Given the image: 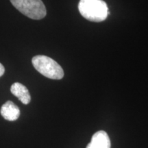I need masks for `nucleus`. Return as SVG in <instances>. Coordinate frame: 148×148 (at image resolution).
<instances>
[{"label": "nucleus", "mask_w": 148, "mask_h": 148, "mask_svg": "<svg viewBox=\"0 0 148 148\" xmlns=\"http://www.w3.org/2000/svg\"><path fill=\"white\" fill-rule=\"evenodd\" d=\"M78 10L83 17L93 22L104 21L109 14L108 5L103 0H80Z\"/></svg>", "instance_id": "1"}, {"label": "nucleus", "mask_w": 148, "mask_h": 148, "mask_svg": "<svg viewBox=\"0 0 148 148\" xmlns=\"http://www.w3.org/2000/svg\"><path fill=\"white\" fill-rule=\"evenodd\" d=\"M32 62L36 71L48 78L60 79L64 77L62 68L49 57L43 55L36 56L32 58Z\"/></svg>", "instance_id": "2"}, {"label": "nucleus", "mask_w": 148, "mask_h": 148, "mask_svg": "<svg viewBox=\"0 0 148 148\" xmlns=\"http://www.w3.org/2000/svg\"><path fill=\"white\" fill-rule=\"evenodd\" d=\"M22 14L32 19L39 20L46 16L47 11L42 0H10Z\"/></svg>", "instance_id": "3"}, {"label": "nucleus", "mask_w": 148, "mask_h": 148, "mask_svg": "<svg viewBox=\"0 0 148 148\" xmlns=\"http://www.w3.org/2000/svg\"><path fill=\"white\" fill-rule=\"evenodd\" d=\"M111 143L107 133L99 130L92 135L90 142L86 148H110Z\"/></svg>", "instance_id": "4"}, {"label": "nucleus", "mask_w": 148, "mask_h": 148, "mask_svg": "<svg viewBox=\"0 0 148 148\" xmlns=\"http://www.w3.org/2000/svg\"><path fill=\"white\" fill-rule=\"evenodd\" d=\"M0 112L5 120L10 121H15L20 115V110L18 107L11 101H8L3 103L0 110Z\"/></svg>", "instance_id": "5"}, {"label": "nucleus", "mask_w": 148, "mask_h": 148, "mask_svg": "<svg viewBox=\"0 0 148 148\" xmlns=\"http://www.w3.org/2000/svg\"><path fill=\"white\" fill-rule=\"evenodd\" d=\"M10 91L24 104H28L30 102L31 96L29 95V90L21 83H14L11 86Z\"/></svg>", "instance_id": "6"}, {"label": "nucleus", "mask_w": 148, "mask_h": 148, "mask_svg": "<svg viewBox=\"0 0 148 148\" xmlns=\"http://www.w3.org/2000/svg\"><path fill=\"white\" fill-rule=\"evenodd\" d=\"M5 73V68L2 65V64L0 63V77H1Z\"/></svg>", "instance_id": "7"}]
</instances>
